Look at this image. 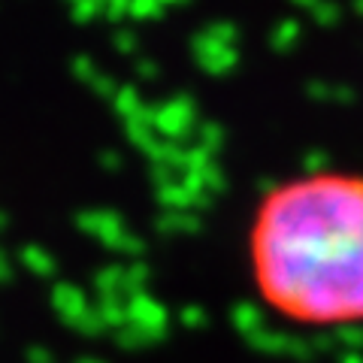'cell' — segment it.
<instances>
[{"label": "cell", "instance_id": "obj_1", "mask_svg": "<svg viewBox=\"0 0 363 363\" xmlns=\"http://www.w3.org/2000/svg\"><path fill=\"white\" fill-rule=\"evenodd\" d=\"M257 300L309 330L363 324V179L327 167L269 185L248 227Z\"/></svg>", "mask_w": 363, "mask_h": 363}, {"label": "cell", "instance_id": "obj_2", "mask_svg": "<svg viewBox=\"0 0 363 363\" xmlns=\"http://www.w3.org/2000/svg\"><path fill=\"white\" fill-rule=\"evenodd\" d=\"M191 49H194V58L197 64L203 67V70H209V73H224V70H230V67L240 61V52L230 49V45H224L218 40H212L209 33H197L194 40H191Z\"/></svg>", "mask_w": 363, "mask_h": 363}, {"label": "cell", "instance_id": "obj_3", "mask_svg": "<svg viewBox=\"0 0 363 363\" xmlns=\"http://www.w3.org/2000/svg\"><path fill=\"white\" fill-rule=\"evenodd\" d=\"M297 40H300V21H294V18L279 21V25L269 30V45L276 52H291L294 45H297Z\"/></svg>", "mask_w": 363, "mask_h": 363}, {"label": "cell", "instance_id": "obj_4", "mask_svg": "<svg viewBox=\"0 0 363 363\" xmlns=\"http://www.w3.org/2000/svg\"><path fill=\"white\" fill-rule=\"evenodd\" d=\"M203 33H209L212 40L230 45V49H236V45H240V40H242V33H240V28H236L233 21H209V25L203 28Z\"/></svg>", "mask_w": 363, "mask_h": 363}, {"label": "cell", "instance_id": "obj_5", "mask_svg": "<svg viewBox=\"0 0 363 363\" xmlns=\"http://www.w3.org/2000/svg\"><path fill=\"white\" fill-rule=\"evenodd\" d=\"M312 18L318 21L321 28H336L339 18H342V9H339L336 0H318V4L309 9Z\"/></svg>", "mask_w": 363, "mask_h": 363}, {"label": "cell", "instance_id": "obj_6", "mask_svg": "<svg viewBox=\"0 0 363 363\" xmlns=\"http://www.w3.org/2000/svg\"><path fill=\"white\" fill-rule=\"evenodd\" d=\"M161 0H136L133 4V13L140 16V18H157L161 16Z\"/></svg>", "mask_w": 363, "mask_h": 363}, {"label": "cell", "instance_id": "obj_7", "mask_svg": "<svg viewBox=\"0 0 363 363\" xmlns=\"http://www.w3.org/2000/svg\"><path fill=\"white\" fill-rule=\"evenodd\" d=\"M294 4H297V6H306V9H312V6L318 4V0H294Z\"/></svg>", "mask_w": 363, "mask_h": 363}, {"label": "cell", "instance_id": "obj_8", "mask_svg": "<svg viewBox=\"0 0 363 363\" xmlns=\"http://www.w3.org/2000/svg\"><path fill=\"white\" fill-rule=\"evenodd\" d=\"M354 9H357L360 16H363V0H354Z\"/></svg>", "mask_w": 363, "mask_h": 363}, {"label": "cell", "instance_id": "obj_9", "mask_svg": "<svg viewBox=\"0 0 363 363\" xmlns=\"http://www.w3.org/2000/svg\"><path fill=\"white\" fill-rule=\"evenodd\" d=\"M161 4H169V6H173V4H188V0H161Z\"/></svg>", "mask_w": 363, "mask_h": 363}]
</instances>
